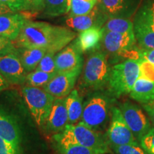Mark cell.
<instances>
[{"mask_svg": "<svg viewBox=\"0 0 154 154\" xmlns=\"http://www.w3.org/2000/svg\"><path fill=\"white\" fill-rule=\"evenodd\" d=\"M76 36L74 32L64 26L27 20L14 43L17 48H41L57 53Z\"/></svg>", "mask_w": 154, "mask_h": 154, "instance_id": "6da1fadb", "label": "cell"}, {"mask_svg": "<svg viewBox=\"0 0 154 154\" xmlns=\"http://www.w3.org/2000/svg\"><path fill=\"white\" fill-rule=\"evenodd\" d=\"M53 138L57 142L58 147L81 145L93 149L99 154L110 152L106 136L82 122L68 124L62 132L55 134Z\"/></svg>", "mask_w": 154, "mask_h": 154, "instance_id": "7a4b0ae2", "label": "cell"}, {"mask_svg": "<svg viewBox=\"0 0 154 154\" xmlns=\"http://www.w3.org/2000/svg\"><path fill=\"white\" fill-rule=\"evenodd\" d=\"M140 75L139 60L127 59L111 67L108 88L114 98L130 94Z\"/></svg>", "mask_w": 154, "mask_h": 154, "instance_id": "3957f363", "label": "cell"}, {"mask_svg": "<svg viewBox=\"0 0 154 154\" xmlns=\"http://www.w3.org/2000/svg\"><path fill=\"white\" fill-rule=\"evenodd\" d=\"M82 84L84 88L99 91L108 86L111 67L103 51H94L83 67Z\"/></svg>", "mask_w": 154, "mask_h": 154, "instance_id": "277c9868", "label": "cell"}, {"mask_svg": "<svg viewBox=\"0 0 154 154\" xmlns=\"http://www.w3.org/2000/svg\"><path fill=\"white\" fill-rule=\"evenodd\" d=\"M106 94L96 92L84 103V109L80 122L92 129L98 131L106 126L111 114L112 100Z\"/></svg>", "mask_w": 154, "mask_h": 154, "instance_id": "5b68a950", "label": "cell"}, {"mask_svg": "<svg viewBox=\"0 0 154 154\" xmlns=\"http://www.w3.org/2000/svg\"><path fill=\"white\" fill-rule=\"evenodd\" d=\"M136 44L134 32L120 34L103 29L101 47L107 54L118 60L120 59L139 60V47Z\"/></svg>", "mask_w": 154, "mask_h": 154, "instance_id": "8992f818", "label": "cell"}, {"mask_svg": "<svg viewBox=\"0 0 154 154\" xmlns=\"http://www.w3.org/2000/svg\"><path fill=\"white\" fill-rule=\"evenodd\" d=\"M29 112L37 126H45L55 98L44 88L26 86L22 90Z\"/></svg>", "mask_w": 154, "mask_h": 154, "instance_id": "52a82bcc", "label": "cell"}, {"mask_svg": "<svg viewBox=\"0 0 154 154\" xmlns=\"http://www.w3.org/2000/svg\"><path fill=\"white\" fill-rule=\"evenodd\" d=\"M133 23L138 47L154 49V1L146 0L136 12Z\"/></svg>", "mask_w": 154, "mask_h": 154, "instance_id": "ba28073f", "label": "cell"}, {"mask_svg": "<svg viewBox=\"0 0 154 154\" xmlns=\"http://www.w3.org/2000/svg\"><path fill=\"white\" fill-rule=\"evenodd\" d=\"M106 136L111 147L139 143L126 124L121 109L116 106L111 108V122Z\"/></svg>", "mask_w": 154, "mask_h": 154, "instance_id": "9c48e42d", "label": "cell"}, {"mask_svg": "<svg viewBox=\"0 0 154 154\" xmlns=\"http://www.w3.org/2000/svg\"><path fill=\"white\" fill-rule=\"evenodd\" d=\"M119 109L122 112L126 124L139 143L140 139L151 128L149 120L138 106L130 101L121 103Z\"/></svg>", "mask_w": 154, "mask_h": 154, "instance_id": "30bf717a", "label": "cell"}, {"mask_svg": "<svg viewBox=\"0 0 154 154\" xmlns=\"http://www.w3.org/2000/svg\"><path fill=\"white\" fill-rule=\"evenodd\" d=\"M0 74L11 85H21L26 82L28 73L21 62L17 49L0 56Z\"/></svg>", "mask_w": 154, "mask_h": 154, "instance_id": "8fae6325", "label": "cell"}, {"mask_svg": "<svg viewBox=\"0 0 154 154\" xmlns=\"http://www.w3.org/2000/svg\"><path fill=\"white\" fill-rule=\"evenodd\" d=\"M83 53L75 41L61 49L55 55L56 69L57 73L82 70L84 67Z\"/></svg>", "mask_w": 154, "mask_h": 154, "instance_id": "7c38bea8", "label": "cell"}, {"mask_svg": "<svg viewBox=\"0 0 154 154\" xmlns=\"http://www.w3.org/2000/svg\"><path fill=\"white\" fill-rule=\"evenodd\" d=\"M82 71L57 73L44 88L55 99L66 97L74 89Z\"/></svg>", "mask_w": 154, "mask_h": 154, "instance_id": "4fadbf2b", "label": "cell"}, {"mask_svg": "<svg viewBox=\"0 0 154 154\" xmlns=\"http://www.w3.org/2000/svg\"><path fill=\"white\" fill-rule=\"evenodd\" d=\"M108 19L96 5L88 14L68 17L65 23L68 27L81 32L92 27L102 28Z\"/></svg>", "mask_w": 154, "mask_h": 154, "instance_id": "5bb4252c", "label": "cell"}, {"mask_svg": "<svg viewBox=\"0 0 154 154\" xmlns=\"http://www.w3.org/2000/svg\"><path fill=\"white\" fill-rule=\"evenodd\" d=\"M100 10L108 18H128L137 8L138 0H98Z\"/></svg>", "mask_w": 154, "mask_h": 154, "instance_id": "9a60e30c", "label": "cell"}, {"mask_svg": "<svg viewBox=\"0 0 154 154\" xmlns=\"http://www.w3.org/2000/svg\"><path fill=\"white\" fill-rule=\"evenodd\" d=\"M69 124V116L66 106V97L57 98L54 101L45 127L47 130L53 134L62 132Z\"/></svg>", "mask_w": 154, "mask_h": 154, "instance_id": "2e32d148", "label": "cell"}, {"mask_svg": "<svg viewBox=\"0 0 154 154\" xmlns=\"http://www.w3.org/2000/svg\"><path fill=\"white\" fill-rule=\"evenodd\" d=\"M0 137L22 149V134L15 119L0 109Z\"/></svg>", "mask_w": 154, "mask_h": 154, "instance_id": "e0dca14e", "label": "cell"}, {"mask_svg": "<svg viewBox=\"0 0 154 154\" xmlns=\"http://www.w3.org/2000/svg\"><path fill=\"white\" fill-rule=\"evenodd\" d=\"M27 19L19 13H11L0 16V35L15 41Z\"/></svg>", "mask_w": 154, "mask_h": 154, "instance_id": "ac0fdd59", "label": "cell"}, {"mask_svg": "<svg viewBox=\"0 0 154 154\" xmlns=\"http://www.w3.org/2000/svg\"><path fill=\"white\" fill-rule=\"evenodd\" d=\"M103 34V28L92 27L79 32L74 41L82 53L94 52L101 47Z\"/></svg>", "mask_w": 154, "mask_h": 154, "instance_id": "d6986e66", "label": "cell"}, {"mask_svg": "<svg viewBox=\"0 0 154 154\" xmlns=\"http://www.w3.org/2000/svg\"><path fill=\"white\" fill-rule=\"evenodd\" d=\"M17 52L23 66L29 74L36 70L47 50L41 48H17Z\"/></svg>", "mask_w": 154, "mask_h": 154, "instance_id": "ffe728a7", "label": "cell"}, {"mask_svg": "<svg viewBox=\"0 0 154 154\" xmlns=\"http://www.w3.org/2000/svg\"><path fill=\"white\" fill-rule=\"evenodd\" d=\"M129 94L132 99L141 104L148 103L154 97V82L139 76Z\"/></svg>", "mask_w": 154, "mask_h": 154, "instance_id": "44dd1931", "label": "cell"}, {"mask_svg": "<svg viewBox=\"0 0 154 154\" xmlns=\"http://www.w3.org/2000/svg\"><path fill=\"white\" fill-rule=\"evenodd\" d=\"M66 106L68 111L69 124H75L80 122L84 104L82 96L76 89H73L66 97Z\"/></svg>", "mask_w": 154, "mask_h": 154, "instance_id": "7402d4cb", "label": "cell"}, {"mask_svg": "<svg viewBox=\"0 0 154 154\" xmlns=\"http://www.w3.org/2000/svg\"><path fill=\"white\" fill-rule=\"evenodd\" d=\"M102 28L108 32L120 34L134 32V23L130 20L129 18H121V17L109 18L107 19Z\"/></svg>", "mask_w": 154, "mask_h": 154, "instance_id": "603a6c76", "label": "cell"}, {"mask_svg": "<svg viewBox=\"0 0 154 154\" xmlns=\"http://www.w3.org/2000/svg\"><path fill=\"white\" fill-rule=\"evenodd\" d=\"M57 74V73H47L36 69L27 74L26 82H27L29 86L44 88Z\"/></svg>", "mask_w": 154, "mask_h": 154, "instance_id": "cb8c5ba5", "label": "cell"}, {"mask_svg": "<svg viewBox=\"0 0 154 154\" xmlns=\"http://www.w3.org/2000/svg\"><path fill=\"white\" fill-rule=\"evenodd\" d=\"M97 2L98 0H72L69 17L88 14Z\"/></svg>", "mask_w": 154, "mask_h": 154, "instance_id": "d4e9b609", "label": "cell"}, {"mask_svg": "<svg viewBox=\"0 0 154 154\" xmlns=\"http://www.w3.org/2000/svg\"><path fill=\"white\" fill-rule=\"evenodd\" d=\"M44 14L54 17L67 14L66 0H45Z\"/></svg>", "mask_w": 154, "mask_h": 154, "instance_id": "484cf974", "label": "cell"}, {"mask_svg": "<svg viewBox=\"0 0 154 154\" xmlns=\"http://www.w3.org/2000/svg\"><path fill=\"white\" fill-rule=\"evenodd\" d=\"M56 53L47 51L38 63L36 69L47 73H57L55 63Z\"/></svg>", "mask_w": 154, "mask_h": 154, "instance_id": "4316f807", "label": "cell"}, {"mask_svg": "<svg viewBox=\"0 0 154 154\" xmlns=\"http://www.w3.org/2000/svg\"><path fill=\"white\" fill-rule=\"evenodd\" d=\"M61 154H99L97 151L81 145H70L59 147Z\"/></svg>", "mask_w": 154, "mask_h": 154, "instance_id": "83f0119b", "label": "cell"}, {"mask_svg": "<svg viewBox=\"0 0 154 154\" xmlns=\"http://www.w3.org/2000/svg\"><path fill=\"white\" fill-rule=\"evenodd\" d=\"M139 144L146 154H154V127L140 139Z\"/></svg>", "mask_w": 154, "mask_h": 154, "instance_id": "f1b7e54d", "label": "cell"}, {"mask_svg": "<svg viewBox=\"0 0 154 154\" xmlns=\"http://www.w3.org/2000/svg\"><path fill=\"white\" fill-rule=\"evenodd\" d=\"M140 76L154 82V63L144 59H139Z\"/></svg>", "mask_w": 154, "mask_h": 154, "instance_id": "f546056e", "label": "cell"}, {"mask_svg": "<svg viewBox=\"0 0 154 154\" xmlns=\"http://www.w3.org/2000/svg\"><path fill=\"white\" fill-rule=\"evenodd\" d=\"M112 149L117 154H146L139 143L113 146Z\"/></svg>", "mask_w": 154, "mask_h": 154, "instance_id": "4dcf8cb0", "label": "cell"}, {"mask_svg": "<svg viewBox=\"0 0 154 154\" xmlns=\"http://www.w3.org/2000/svg\"><path fill=\"white\" fill-rule=\"evenodd\" d=\"M45 0H24V11L30 12H38L44 11Z\"/></svg>", "mask_w": 154, "mask_h": 154, "instance_id": "1f68e13d", "label": "cell"}, {"mask_svg": "<svg viewBox=\"0 0 154 154\" xmlns=\"http://www.w3.org/2000/svg\"><path fill=\"white\" fill-rule=\"evenodd\" d=\"M0 154H22V149L0 137Z\"/></svg>", "mask_w": 154, "mask_h": 154, "instance_id": "d6a6232c", "label": "cell"}, {"mask_svg": "<svg viewBox=\"0 0 154 154\" xmlns=\"http://www.w3.org/2000/svg\"><path fill=\"white\" fill-rule=\"evenodd\" d=\"M17 48L14 42L0 35V56L16 51Z\"/></svg>", "mask_w": 154, "mask_h": 154, "instance_id": "836d02e7", "label": "cell"}, {"mask_svg": "<svg viewBox=\"0 0 154 154\" xmlns=\"http://www.w3.org/2000/svg\"><path fill=\"white\" fill-rule=\"evenodd\" d=\"M0 1L8 6L14 12L24 11V0H0Z\"/></svg>", "mask_w": 154, "mask_h": 154, "instance_id": "e575fe53", "label": "cell"}, {"mask_svg": "<svg viewBox=\"0 0 154 154\" xmlns=\"http://www.w3.org/2000/svg\"><path fill=\"white\" fill-rule=\"evenodd\" d=\"M140 59H144L154 63V49H143L139 48Z\"/></svg>", "mask_w": 154, "mask_h": 154, "instance_id": "d590c367", "label": "cell"}, {"mask_svg": "<svg viewBox=\"0 0 154 154\" xmlns=\"http://www.w3.org/2000/svg\"><path fill=\"white\" fill-rule=\"evenodd\" d=\"M144 110L146 111V113L149 115V118L153 123L154 126V97L152 99L151 101L148 102V103L142 104Z\"/></svg>", "mask_w": 154, "mask_h": 154, "instance_id": "8d00e7d4", "label": "cell"}, {"mask_svg": "<svg viewBox=\"0 0 154 154\" xmlns=\"http://www.w3.org/2000/svg\"><path fill=\"white\" fill-rule=\"evenodd\" d=\"M11 84L4 78L2 75L0 74V92L8 89Z\"/></svg>", "mask_w": 154, "mask_h": 154, "instance_id": "74e56055", "label": "cell"}, {"mask_svg": "<svg viewBox=\"0 0 154 154\" xmlns=\"http://www.w3.org/2000/svg\"><path fill=\"white\" fill-rule=\"evenodd\" d=\"M11 13L14 12L9 8L8 6L6 5L5 4H4L0 1V16L6 14H11Z\"/></svg>", "mask_w": 154, "mask_h": 154, "instance_id": "f35d334b", "label": "cell"}, {"mask_svg": "<svg viewBox=\"0 0 154 154\" xmlns=\"http://www.w3.org/2000/svg\"><path fill=\"white\" fill-rule=\"evenodd\" d=\"M72 0H66L67 2V11H68V13L69 12L71 9V6H72Z\"/></svg>", "mask_w": 154, "mask_h": 154, "instance_id": "ab89813d", "label": "cell"}]
</instances>
